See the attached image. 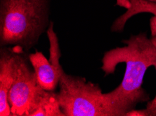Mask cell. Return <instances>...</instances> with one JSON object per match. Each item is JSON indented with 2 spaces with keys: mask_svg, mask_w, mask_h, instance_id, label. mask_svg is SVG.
Masks as SVG:
<instances>
[{
  "mask_svg": "<svg viewBox=\"0 0 156 116\" xmlns=\"http://www.w3.org/2000/svg\"><path fill=\"white\" fill-rule=\"evenodd\" d=\"M122 42L126 45L106 51L101 59L105 77L113 74L119 63L126 64L120 84L104 93L112 116H126L127 113L136 109L138 104L150 101L149 94L142 88L143 80L148 68L156 65V46L146 32L132 35Z\"/></svg>",
  "mask_w": 156,
  "mask_h": 116,
  "instance_id": "6da1fadb",
  "label": "cell"
},
{
  "mask_svg": "<svg viewBox=\"0 0 156 116\" xmlns=\"http://www.w3.org/2000/svg\"><path fill=\"white\" fill-rule=\"evenodd\" d=\"M50 15L51 0H0V46L30 50L48 30Z\"/></svg>",
  "mask_w": 156,
  "mask_h": 116,
  "instance_id": "7a4b0ae2",
  "label": "cell"
},
{
  "mask_svg": "<svg viewBox=\"0 0 156 116\" xmlns=\"http://www.w3.org/2000/svg\"><path fill=\"white\" fill-rule=\"evenodd\" d=\"M46 33L50 43L49 61L59 75L60 90L57 99L65 116H112L100 85L64 71L60 62L61 51L53 22Z\"/></svg>",
  "mask_w": 156,
  "mask_h": 116,
  "instance_id": "3957f363",
  "label": "cell"
},
{
  "mask_svg": "<svg viewBox=\"0 0 156 116\" xmlns=\"http://www.w3.org/2000/svg\"><path fill=\"white\" fill-rule=\"evenodd\" d=\"M16 47V74L8 94L12 116H65L57 93L40 86L29 54L22 47Z\"/></svg>",
  "mask_w": 156,
  "mask_h": 116,
  "instance_id": "277c9868",
  "label": "cell"
},
{
  "mask_svg": "<svg viewBox=\"0 0 156 116\" xmlns=\"http://www.w3.org/2000/svg\"><path fill=\"white\" fill-rule=\"evenodd\" d=\"M16 69V47L0 49V115L12 116L8 94L14 80Z\"/></svg>",
  "mask_w": 156,
  "mask_h": 116,
  "instance_id": "5b68a950",
  "label": "cell"
},
{
  "mask_svg": "<svg viewBox=\"0 0 156 116\" xmlns=\"http://www.w3.org/2000/svg\"><path fill=\"white\" fill-rule=\"evenodd\" d=\"M29 60L40 86L47 91L55 92L59 85V75L53 64L39 51L29 54Z\"/></svg>",
  "mask_w": 156,
  "mask_h": 116,
  "instance_id": "8992f818",
  "label": "cell"
},
{
  "mask_svg": "<svg viewBox=\"0 0 156 116\" xmlns=\"http://www.w3.org/2000/svg\"><path fill=\"white\" fill-rule=\"evenodd\" d=\"M131 7L118 18L111 27L112 32H122L127 20L140 13H151L156 15V2L149 0H130Z\"/></svg>",
  "mask_w": 156,
  "mask_h": 116,
  "instance_id": "52a82bcc",
  "label": "cell"
},
{
  "mask_svg": "<svg viewBox=\"0 0 156 116\" xmlns=\"http://www.w3.org/2000/svg\"><path fill=\"white\" fill-rule=\"evenodd\" d=\"M152 41L154 42V44L156 46V36L152 37ZM156 69V65H155ZM146 110L147 111L148 116H156V94L155 98L152 100L148 101L147 104H146Z\"/></svg>",
  "mask_w": 156,
  "mask_h": 116,
  "instance_id": "ba28073f",
  "label": "cell"
},
{
  "mask_svg": "<svg viewBox=\"0 0 156 116\" xmlns=\"http://www.w3.org/2000/svg\"><path fill=\"white\" fill-rule=\"evenodd\" d=\"M150 28L151 32V36H156V15L151 18L150 20Z\"/></svg>",
  "mask_w": 156,
  "mask_h": 116,
  "instance_id": "9c48e42d",
  "label": "cell"
},
{
  "mask_svg": "<svg viewBox=\"0 0 156 116\" xmlns=\"http://www.w3.org/2000/svg\"><path fill=\"white\" fill-rule=\"evenodd\" d=\"M116 5L128 9L131 7L130 0H116Z\"/></svg>",
  "mask_w": 156,
  "mask_h": 116,
  "instance_id": "30bf717a",
  "label": "cell"
},
{
  "mask_svg": "<svg viewBox=\"0 0 156 116\" xmlns=\"http://www.w3.org/2000/svg\"><path fill=\"white\" fill-rule=\"evenodd\" d=\"M149 1H151V2H156V0H149Z\"/></svg>",
  "mask_w": 156,
  "mask_h": 116,
  "instance_id": "8fae6325",
  "label": "cell"
}]
</instances>
